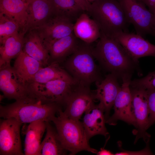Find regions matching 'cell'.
Instances as JSON below:
<instances>
[{
	"label": "cell",
	"mask_w": 155,
	"mask_h": 155,
	"mask_svg": "<svg viewBox=\"0 0 155 155\" xmlns=\"http://www.w3.org/2000/svg\"><path fill=\"white\" fill-rule=\"evenodd\" d=\"M76 84L62 80L44 83L31 82L26 85L30 95L47 103L65 105Z\"/></svg>",
	"instance_id": "obj_6"
},
{
	"label": "cell",
	"mask_w": 155,
	"mask_h": 155,
	"mask_svg": "<svg viewBox=\"0 0 155 155\" xmlns=\"http://www.w3.org/2000/svg\"><path fill=\"white\" fill-rule=\"evenodd\" d=\"M22 125L13 118L0 121V155H24L22 150L20 135Z\"/></svg>",
	"instance_id": "obj_10"
},
{
	"label": "cell",
	"mask_w": 155,
	"mask_h": 155,
	"mask_svg": "<svg viewBox=\"0 0 155 155\" xmlns=\"http://www.w3.org/2000/svg\"><path fill=\"white\" fill-rule=\"evenodd\" d=\"M90 44L80 43L64 63L66 70L77 83L88 86L102 79Z\"/></svg>",
	"instance_id": "obj_3"
},
{
	"label": "cell",
	"mask_w": 155,
	"mask_h": 155,
	"mask_svg": "<svg viewBox=\"0 0 155 155\" xmlns=\"http://www.w3.org/2000/svg\"><path fill=\"white\" fill-rule=\"evenodd\" d=\"M43 65L22 51L16 57L13 67L19 78L26 85L30 82Z\"/></svg>",
	"instance_id": "obj_20"
},
{
	"label": "cell",
	"mask_w": 155,
	"mask_h": 155,
	"mask_svg": "<svg viewBox=\"0 0 155 155\" xmlns=\"http://www.w3.org/2000/svg\"><path fill=\"white\" fill-rule=\"evenodd\" d=\"M153 14L155 12V0H141Z\"/></svg>",
	"instance_id": "obj_33"
},
{
	"label": "cell",
	"mask_w": 155,
	"mask_h": 155,
	"mask_svg": "<svg viewBox=\"0 0 155 155\" xmlns=\"http://www.w3.org/2000/svg\"><path fill=\"white\" fill-rule=\"evenodd\" d=\"M132 96V106L135 120L136 129L133 131L136 135L134 143L142 138L147 143L150 135L146 132L148 128L149 111L146 90L142 88L130 86Z\"/></svg>",
	"instance_id": "obj_8"
},
{
	"label": "cell",
	"mask_w": 155,
	"mask_h": 155,
	"mask_svg": "<svg viewBox=\"0 0 155 155\" xmlns=\"http://www.w3.org/2000/svg\"><path fill=\"white\" fill-rule=\"evenodd\" d=\"M115 39L136 63L139 58L147 56L155 57V45L137 34L121 31L112 37Z\"/></svg>",
	"instance_id": "obj_12"
},
{
	"label": "cell",
	"mask_w": 155,
	"mask_h": 155,
	"mask_svg": "<svg viewBox=\"0 0 155 155\" xmlns=\"http://www.w3.org/2000/svg\"><path fill=\"white\" fill-rule=\"evenodd\" d=\"M86 12L82 13L74 23L73 33L79 40L90 44L99 39L101 32L96 22Z\"/></svg>",
	"instance_id": "obj_19"
},
{
	"label": "cell",
	"mask_w": 155,
	"mask_h": 155,
	"mask_svg": "<svg viewBox=\"0 0 155 155\" xmlns=\"http://www.w3.org/2000/svg\"><path fill=\"white\" fill-rule=\"evenodd\" d=\"M118 0L136 34L143 37L148 34L155 36L154 14L141 0Z\"/></svg>",
	"instance_id": "obj_7"
},
{
	"label": "cell",
	"mask_w": 155,
	"mask_h": 155,
	"mask_svg": "<svg viewBox=\"0 0 155 155\" xmlns=\"http://www.w3.org/2000/svg\"><path fill=\"white\" fill-rule=\"evenodd\" d=\"M24 35L19 33L7 38L0 46V67L10 64L11 60L23 51Z\"/></svg>",
	"instance_id": "obj_24"
},
{
	"label": "cell",
	"mask_w": 155,
	"mask_h": 155,
	"mask_svg": "<svg viewBox=\"0 0 155 155\" xmlns=\"http://www.w3.org/2000/svg\"><path fill=\"white\" fill-rule=\"evenodd\" d=\"M95 99L90 86L77 83L66 100L63 112L69 119L79 121L82 114L94 104Z\"/></svg>",
	"instance_id": "obj_11"
},
{
	"label": "cell",
	"mask_w": 155,
	"mask_h": 155,
	"mask_svg": "<svg viewBox=\"0 0 155 155\" xmlns=\"http://www.w3.org/2000/svg\"><path fill=\"white\" fill-rule=\"evenodd\" d=\"M79 39L73 33L59 39L48 46L47 48L53 62L64 61L78 46Z\"/></svg>",
	"instance_id": "obj_22"
},
{
	"label": "cell",
	"mask_w": 155,
	"mask_h": 155,
	"mask_svg": "<svg viewBox=\"0 0 155 155\" xmlns=\"http://www.w3.org/2000/svg\"><path fill=\"white\" fill-rule=\"evenodd\" d=\"M85 113L82 123L88 140L96 135L106 136L108 134L105 125L104 110L99 103L94 104Z\"/></svg>",
	"instance_id": "obj_17"
},
{
	"label": "cell",
	"mask_w": 155,
	"mask_h": 155,
	"mask_svg": "<svg viewBox=\"0 0 155 155\" xmlns=\"http://www.w3.org/2000/svg\"><path fill=\"white\" fill-rule=\"evenodd\" d=\"M91 4L94 2L95 0H87Z\"/></svg>",
	"instance_id": "obj_36"
},
{
	"label": "cell",
	"mask_w": 155,
	"mask_h": 155,
	"mask_svg": "<svg viewBox=\"0 0 155 155\" xmlns=\"http://www.w3.org/2000/svg\"><path fill=\"white\" fill-rule=\"evenodd\" d=\"M96 154L98 155H112L114 154L109 151L103 148L101 149L100 151L97 152Z\"/></svg>",
	"instance_id": "obj_34"
},
{
	"label": "cell",
	"mask_w": 155,
	"mask_h": 155,
	"mask_svg": "<svg viewBox=\"0 0 155 155\" xmlns=\"http://www.w3.org/2000/svg\"><path fill=\"white\" fill-rule=\"evenodd\" d=\"M26 0L27 1H29V0Z\"/></svg>",
	"instance_id": "obj_37"
},
{
	"label": "cell",
	"mask_w": 155,
	"mask_h": 155,
	"mask_svg": "<svg viewBox=\"0 0 155 155\" xmlns=\"http://www.w3.org/2000/svg\"><path fill=\"white\" fill-rule=\"evenodd\" d=\"M57 114L52 121L55 125L58 138L64 148L69 151L70 155L83 150L97 154V150L89 145L82 122L69 119L61 108Z\"/></svg>",
	"instance_id": "obj_5"
},
{
	"label": "cell",
	"mask_w": 155,
	"mask_h": 155,
	"mask_svg": "<svg viewBox=\"0 0 155 155\" xmlns=\"http://www.w3.org/2000/svg\"><path fill=\"white\" fill-rule=\"evenodd\" d=\"M29 124L25 133L24 153L25 155H39L46 122L39 120Z\"/></svg>",
	"instance_id": "obj_21"
},
{
	"label": "cell",
	"mask_w": 155,
	"mask_h": 155,
	"mask_svg": "<svg viewBox=\"0 0 155 155\" xmlns=\"http://www.w3.org/2000/svg\"><path fill=\"white\" fill-rule=\"evenodd\" d=\"M58 79L74 84L77 83L66 71L61 67L59 63L56 62H52L48 66L40 69L36 73L30 82L44 83Z\"/></svg>",
	"instance_id": "obj_25"
},
{
	"label": "cell",
	"mask_w": 155,
	"mask_h": 155,
	"mask_svg": "<svg viewBox=\"0 0 155 155\" xmlns=\"http://www.w3.org/2000/svg\"><path fill=\"white\" fill-rule=\"evenodd\" d=\"M87 12L106 36L112 37L118 32H128L129 23L118 0H95Z\"/></svg>",
	"instance_id": "obj_4"
},
{
	"label": "cell",
	"mask_w": 155,
	"mask_h": 155,
	"mask_svg": "<svg viewBox=\"0 0 155 155\" xmlns=\"http://www.w3.org/2000/svg\"><path fill=\"white\" fill-rule=\"evenodd\" d=\"M24 37L23 51L46 67L48 64L50 56L48 51L37 31H29Z\"/></svg>",
	"instance_id": "obj_18"
},
{
	"label": "cell",
	"mask_w": 155,
	"mask_h": 155,
	"mask_svg": "<svg viewBox=\"0 0 155 155\" xmlns=\"http://www.w3.org/2000/svg\"><path fill=\"white\" fill-rule=\"evenodd\" d=\"M74 23L64 17L52 13L43 24L35 29L47 48L55 41L73 33Z\"/></svg>",
	"instance_id": "obj_13"
},
{
	"label": "cell",
	"mask_w": 155,
	"mask_h": 155,
	"mask_svg": "<svg viewBox=\"0 0 155 155\" xmlns=\"http://www.w3.org/2000/svg\"><path fill=\"white\" fill-rule=\"evenodd\" d=\"M154 14V23L155 28V12L153 13Z\"/></svg>",
	"instance_id": "obj_35"
},
{
	"label": "cell",
	"mask_w": 155,
	"mask_h": 155,
	"mask_svg": "<svg viewBox=\"0 0 155 155\" xmlns=\"http://www.w3.org/2000/svg\"><path fill=\"white\" fill-rule=\"evenodd\" d=\"M93 48L94 57L106 71L121 80L131 78L138 70L139 63L130 57L121 45L114 38L103 34L101 35Z\"/></svg>",
	"instance_id": "obj_1"
},
{
	"label": "cell",
	"mask_w": 155,
	"mask_h": 155,
	"mask_svg": "<svg viewBox=\"0 0 155 155\" xmlns=\"http://www.w3.org/2000/svg\"><path fill=\"white\" fill-rule=\"evenodd\" d=\"M27 13V21L22 33L24 36L43 24L53 13L48 0H29Z\"/></svg>",
	"instance_id": "obj_16"
},
{
	"label": "cell",
	"mask_w": 155,
	"mask_h": 155,
	"mask_svg": "<svg viewBox=\"0 0 155 155\" xmlns=\"http://www.w3.org/2000/svg\"><path fill=\"white\" fill-rule=\"evenodd\" d=\"M53 14L64 17L75 23L84 11L75 0H48Z\"/></svg>",
	"instance_id": "obj_26"
},
{
	"label": "cell",
	"mask_w": 155,
	"mask_h": 155,
	"mask_svg": "<svg viewBox=\"0 0 155 155\" xmlns=\"http://www.w3.org/2000/svg\"><path fill=\"white\" fill-rule=\"evenodd\" d=\"M130 86L146 90L155 88V70L143 78L131 80Z\"/></svg>",
	"instance_id": "obj_29"
},
{
	"label": "cell",
	"mask_w": 155,
	"mask_h": 155,
	"mask_svg": "<svg viewBox=\"0 0 155 155\" xmlns=\"http://www.w3.org/2000/svg\"><path fill=\"white\" fill-rule=\"evenodd\" d=\"M28 2L26 0H0V13L16 22L22 34L27 21Z\"/></svg>",
	"instance_id": "obj_23"
},
{
	"label": "cell",
	"mask_w": 155,
	"mask_h": 155,
	"mask_svg": "<svg viewBox=\"0 0 155 155\" xmlns=\"http://www.w3.org/2000/svg\"><path fill=\"white\" fill-rule=\"evenodd\" d=\"M118 79L115 75L110 73L104 78L95 83L96 88L95 98L100 101L104 109L106 121L109 117L110 111L120 88Z\"/></svg>",
	"instance_id": "obj_15"
},
{
	"label": "cell",
	"mask_w": 155,
	"mask_h": 155,
	"mask_svg": "<svg viewBox=\"0 0 155 155\" xmlns=\"http://www.w3.org/2000/svg\"><path fill=\"white\" fill-rule=\"evenodd\" d=\"M19 25L15 21L0 13V44L8 37L20 33Z\"/></svg>",
	"instance_id": "obj_28"
},
{
	"label": "cell",
	"mask_w": 155,
	"mask_h": 155,
	"mask_svg": "<svg viewBox=\"0 0 155 155\" xmlns=\"http://www.w3.org/2000/svg\"><path fill=\"white\" fill-rule=\"evenodd\" d=\"M83 10L86 12L89 10L91 4L87 0H75Z\"/></svg>",
	"instance_id": "obj_32"
},
{
	"label": "cell",
	"mask_w": 155,
	"mask_h": 155,
	"mask_svg": "<svg viewBox=\"0 0 155 155\" xmlns=\"http://www.w3.org/2000/svg\"><path fill=\"white\" fill-rule=\"evenodd\" d=\"M131 78L122 80V83L114 102V113L106 120V123L115 125L119 120L136 127L135 120L132 106V96L130 88Z\"/></svg>",
	"instance_id": "obj_9"
},
{
	"label": "cell",
	"mask_w": 155,
	"mask_h": 155,
	"mask_svg": "<svg viewBox=\"0 0 155 155\" xmlns=\"http://www.w3.org/2000/svg\"><path fill=\"white\" fill-rule=\"evenodd\" d=\"M56 103H47L31 95L5 106L0 105V117L13 118L22 124L38 120L52 121L61 108Z\"/></svg>",
	"instance_id": "obj_2"
},
{
	"label": "cell",
	"mask_w": 155,
	"mask_h": 155,
	"mask_svg": "<svg viewBox=\"0 0 155 155\" xmlns=\"http://www.w3.org/2000/svg\"><path fill=\"white\" fill-rule=\"evenodd\" d=\"M46 134L41 142L39 155H59L65 154V151L58 138L56 131L46 122Z\"/></svg>",
	"instance_id": "obj_27"
},
{
	"label": "cell",
	"mask_w": 155,
	"mask_h": 155,
	"mask_svg": "<svg viewBox=\"0 0 155 155\" xmlns=\"http://www.w3.org/2000/svg\"><path fill=\"white\" fill-rule=\"evenodd\" d=\"M149 142L146 143V147L144 149L137 152H130L124 151L116 153L115 155H151L152 153L150 151L149 147Z\"/></svg>",
	"instance_id": "obj_31"
},
{
	"label": "cell",
	"mask_w": 155,
	"mask_h": 155,
	"mask_svg": "<svg viewBox=\"0 0 155 155\" xmlns=\"http://www.w3.org/2000/svg\"><path fill=\"white\" fill-rule=\"evenodd\" d=\"M146 90L149 111V128L155 122V88Z\"/></svg>",
	"instance_id": "obj_30"
},
{
	"label": "cell",
	"mask_w": 155,
	"mask_h": 155,
	"mask_svg": "<svg viewBox=\"0 0 155 155\" xmlns=\"http://www.w3.org/2000/svg\"><path fill=\"white\" fill-rule=\"evenodd\" d=\"M0 68V89L5 98L17 100L30 95L26 85L21 81L10 64Z\"/></svg>",
	"instance_id": "obj_14"
}]
</instances>
